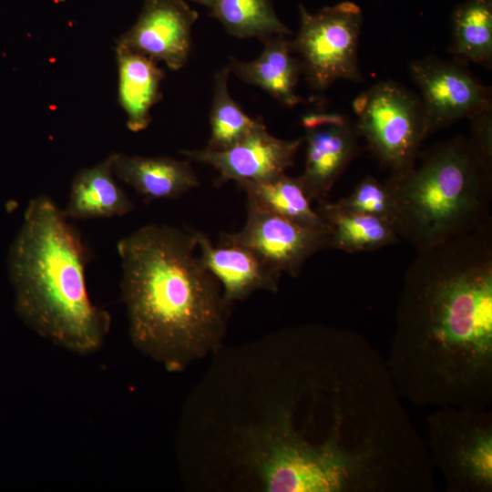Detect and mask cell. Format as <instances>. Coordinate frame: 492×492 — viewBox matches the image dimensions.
I'll return each instance as SVG.
<instances>
[{"mask_svg":"<svg viewBox=\"0 0 492 492\" xmlns=\"http://www.w3.org/2000/svg\"><path fill=\"white\" fill-rule=\"evenodd\" d=\"M274 340L270 415L243 433L261 490H434L425 441L366 339L350 329L303 325Z\"/></svg>","mask_w":492,"mask_h":492,"instance_id":"obj_1","label":"cell"},{"mask_svg":"<svg viewBox=\"0 0 492 492\" xmlns=\"http://www.w3.org/2000/svg\"><path fill=\"white\" fill-rule=\"evenodd\" d=\"M389 358L403 399L488 409L492 403L491 223L418 251L405 277Z\"/></svg>","mask_w":492,"mask_h":492,"instance_id":"obj_2","label":"cell"},{"mask_svg":"<svg viewBox=\"0 0 492 492\" xmlns=\"http://www.w3.org/2000/svg\"><path fill=\"white\" fill-rule=\"evenodd\" d=\"M191 229L144 225L117 243L120 293L133 345L179 372L224 335L229 303L194 254Z\"/></svg>","mask_w":492,"mask_h":492,"instance_id":"obj_3","label":"cell"},{"mask_svg":"<svg viewBox=\"0 0 492 492\" xmlns=\"http://www.w3.org/2000/svg\"><path fill=\"white\" fill-rule=\"evenodd\" d=\"M91 251L80 231L46 195L28 202L8 253L15 312L39 336L75 354L97 352L111 317L88 295Z\"/></svg>","mask_w":492,"mask_h":492,"instance_id":"obj_4","label":"cell"},{"mask_svg":"<svg viewBox=\"0 0 492 492\" xmlns=\"http://www.w3.org/2000/svg\"><path fill=\"white\" fill-rule=\"evenodd\" d=\"M384 183L395 202L396 233L418 251L489 221L491 161L464 136L420 152L411 169Z\"/></svg>","mask_w":492,"mask_h":492,"instance_id":"obj_5","label":"cell"},{"mask_svg":"<svg viewBox=\"0 0 492 492\" xmlns=\"http://www.w3.org/2000/svg\"><path fill=\"white\" fill-rule=\"evenodd\" d=\"M425 442L448 492L492 491V412L438 407L428 415Z\"/></svg>","mask_w":492,"mask_h":492,"instance_id":"obj_6","label":"cell"},{"mask_svg":"<svg viewBox=\"0 0 492 492\" xmlns=\"http://www.w3.org/2000/svg\"><path fill=\"white\" fill-rule=\"evenodd\" d=\"M300 28L290 40L299 54L302 74L315 91H323L338 80L363 82L357 50L363 25L361 8L345 1L315 14L299 6Z\"/></svg>","mask_w":492,"mask_h":492,"instance_id":"obj_7","label":"cell"},{"mask_svg":"<svg viewBox=\"0 0 492 492\" xmlns=\"http://www.w3.org/2000/svg\"><path fill=\"white\" fill-rule=\"evenodd\" d=\"M368 94L357 132L390 175L403 174L415 166L429 136L419 97L391 80L376 83Z\"/></svg>","mask_w":492,"mask_h":492,"instance_id":"obj_8","label":"cell"},{"mask_svg":"<svg viewBox=\"0 0 492 492\" xmlns=\"http://www.w3.org/2000/svg\"><path fill=\"white\" fill-rule=\"evenodd\" d=\"M408 69L420 90L428 135L462 118L492 110L490 88L465 65L428 56L410 61Z\"/></svg>","mask_w":492,"mask_h":492,"instance_id":"obj_9","label":"cell"},{"mask_svg":"<svg viewBox=\"0 0 492 492\" xmlns=\"http://www.w3.org/2000/svg\"><path fill=\"white\" fill-rule=\"evenodd\" d=\"M247 217L243 228L221 232L220 244L248 248L272 269L298 276L305 261L328 248V231L296 224L247 198Z\"/></svg>","mask_w":492,"mask_h":492,"instance_id":"obj_10","label":"cell"},{"mask_svg":"<svg viewBox=\"0 0 492 492\" xmlns=\"http://www.w3.org/2000/svg\"><path fill=\"white\" fill-rule=\"evenodd\" d=\"M306 155L298 177L307 199L323 200L358 152L359 134L347 118L335 112H310L302 117Z\"/></svg>","mask_w":492,"mask_h":492,"instance_id":"obj_11","label":"cell"},{"mask_svg":"<svg viewBox=\"0 0 492 492\" xmlns=\"http://www.w3.org/2000/svg\"><path fill=\"white\" fill-rule=\"evenodd\" d=\"M198 18L185 0H144L136 22L116 40V46L179 70L189 59L191 30Z\"/></svg>","mask_w":492,"mask_h":492,"instance_id":"obj_12","label":"cell"},{"mask_svg":"<svg viewBox=\"0 0 492 492\" xmlns=\"http://www.w3.org/2000/svg\"><path fill=\"white\" fill-rule=\"evenodd\" d=\"M302 138L282 139L259 128L225 150L183 149L190 160L210 165L219 173L218 183L234 180L265 181L286 172L294 163Z\"/></svg>","mask_w":492,"mask_h":492,"instance_id":"obj_13","label":"cell"},{"mask_svg":"<svg viewBox=\"0 0 492 492\" xmlns=\"http://www.w3.org/2000/svg\"><path fill=\"white\" fill-rule=\"evenodd\" d=\"M201 265L220 282L225 301L246 299L253 292H276L281 274L248 248L235 244L215 246L200 231L192 230Z\"/></svg>","mask_w":492,"mask_h":492,"instance_id":"obj_14","label":"cell"},{"mask_svg":"<svg viewBox=\"0 0 492 492\" xmlns=\"http://www.w3.org/2000/svg\"><path fill=\"white\" fill-rule=\"evenodd\" d=\"M117 179L130 186L146 200L177 199L200 186L191 160L166 156L144 157L110 153Z\"/></svg>","mask_w":492,"mask_h":492,"instance_id":"obj_15","label":"cell"},{"mask_svg":"<svg viewBox=\"0 0 492 492\" xmlns=\"http://www.w3.org/2000/svg\"><path fill=\"white\" fill-rule=\"evenodd\" d=\"M260 56L251 61L231 57L230 72L243 82L259 87L282 105L294 108L307 100L296 94V87L302 74V65L295 57L291 42L284 36H274L261 41Z\"/></svg>","mask_w":492,"mask_h":492,"instance_id":"obj_16","label":"cell"},{"mask_svg":"<svg viewBox=\"0 0 492 492\" xmlns=\"http://www.w3.org/2000/svg\"><path fill=\"white\" fill-rule=\"evenodd\" d=\"M118 66V100L125 112L127 128L139 132L151 122V108L162 97L160 84L165 77L157 62L130 50L116 46Z\"/></svg>","mask_w":492,"mask_h":492,"instance_id":"obj_17","label":"cell"},{"mask_svg":"<svg viewBox=\"0 0 492 492\" xmlns=\"http://www.w3.org/2000/svg\"><path fill=\"white\" fill-rule=\"evenodd\" d=\"M134 207L116 180L109 154L99 163L75 174L62 211L68 220L106 219L124 216Z\"/></svg>","mask_w":492,"mask_h":492,"instance_id":"obj_18","label":"cell"},{"mask_svg":"<svg viewBox=\"0 0 492 492\" xmlns=\"http://www.w3.org/2000/svg\"><path fill=\"white\" fill-rule=\"evenodd\" d=\"M315 210L327 225L328 248L346 252L374 251L399 242L394 226L386 220L346 212L326 200Z\"/></svg>","mask_w":492,"mask_h":492,"instance_id":"obj_19","label":"cell"},{"mask_svg":"<svg viewBox=\"0 0 492 492\" xmlns=\"http://www.w3.org/2000/svg\"><path fill=\"white\" fill-rule=\"evenodd\" d=\"M451 29L454 61L491 68L492 0H466L457 5L452 13Z\"/></svg>","mask_w":492,"mask_h":492,"instance_id":"obj_20","label":"cell"},{"mask_svg":"<svg viewBox=\"0 0 492 492\" xmlns=\"http://www.w3.org/2000/svg\"><path fill=\"white\" fill-rule=\"evenodd\" d=\"M247 198L262 208L303 227L327 231L323 219L310 205L297 178L286 173L265 181L239 183Z\"/></svg>","mask_w":492,"mask_h":492,"instance_id":"obj_21","label":"cell"},{"mask_svg":"<svg viewBox=\"0 0 492 492\" xmlns=\"http://www.w3.org/2000/svg\"><path fill=\"white\" fill-rule=\"evenodd\" d=\"M209 9L210 15L235 37L262 41L292 34L276 15L272 0H211Z\"/></svg>","mask_w":492,"mask_h":492,"instance_id":"obj_22","label":"cell"},{"mask_svg":"<svg viewBox=\"0 0 492 492\" xmlns=\"http://www.w3.org/2000/svg\"><path fill=\"white\" fill-rule=\"evenodd\" d=\"M229 67L219 70L214 77V89L210 113V136L205 149L225 150L251 131L264 127L261 119L248 116L231 97L228 89Z\"/></svg>","mask_w":492,"mask_h":492,"instance_id":"obj_23","label":"cell"},{"mask_svg":"<svg viewBox=\"0 0 492 492\" xmlns=\"http://www.w3.org/2000/svg\"><path fill=\"white\" fill-rule=\"evenodd\" d=\"M333 204L341 210L378 217L394 226V200L385 184L371 175L364 177L347 197Z\"/></svg>","mask_w":492,"mask_h":492,"instance_id":"obj_24","label":"cell"},{"mask_svg":"<svg viewBox=\"0 0 492 492\" xmlns=\"http://www.w3.org/2000/svg\"><path fill=\"white\" fill-rule=\"evenodd\" d=\"M469 119L471 142L484 159L492 161V110L481 112Z\"/></svg>","mask_w":492,"mask_h":492,"instance_id":"obj_25","label":"cell"},{"mask_svg":"<svg viewBox=\"0 0 492 492\" xmlns=\"http://www.w3.org/2000/svg\"><path fill=\"white\" fill-rule=\"evenodd\" d=\"M369 99L368 90L358 95L353 101L352 107L354 113L359 117L365 109Z\"/></svg>","mask_w":492,"mask_h":492,"instance_id":"obj_26","label":"cell"},{"mask_svg":"<svg viewBox=\"0 0 492 492\" xmlns=\"http://www.w3.org/2000/svg\"><path fill=\"white\" fill-rule=\"evenodd\" d=\"M191 1L196 2L200 5H202L208 8L210 7V2H211V0H191Z\"/></svg>","mask_w":492,"mask_h":492,"instance_id":"obj_27","label":"cell"}]
</instances>
